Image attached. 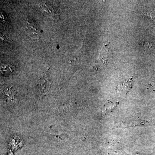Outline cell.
Listing matches in <instances>:
<instances>
[{"label": "cell", "mask_w": 155, "mask_h": 155, "mask_svg": "<svg viewBox=\"0 0 155 155\" xmlns=\"http://www.w3.org/2000/svg\"><path fill=\"white\" fill-rule=\"evenodd\" d=\"M147 123V121H145L144 120H137V121L128 122L126 125H122V126H119V127L127 128V127H135V126H143Z\"/></svg>", "instance_id": "2"}, {"label": "cell", "mask_w": 155, "mask_h": 155, "mask_svg": "<svg viewBox=\"0 0 155 155\" xmlns=\"http://www.w3.org/2000/svg\"><path fill=\"white\" fill-rule=\"evenodd\" d=\"M117 107L116 104H114L112 102H109L107 103L105 106H104V110L106 113L109 112V111L113 110H114Z\"/></svg>", "instance_id": "3"}, {"label": "cell", "mask_w": 155, "mask_h": 155, "mask_svg": "<svg viewBox=\"0 0 155 155\" xmlns=\"http://www.w3.org/2000/svg\"><path fill=\"white\" fill-rule=\"evenodd\" d=\"M133 87V78H129L122 81L117 87L118 92L121 94H126Z\"/></svg>", "instance_id": "1"}]
</instances>
